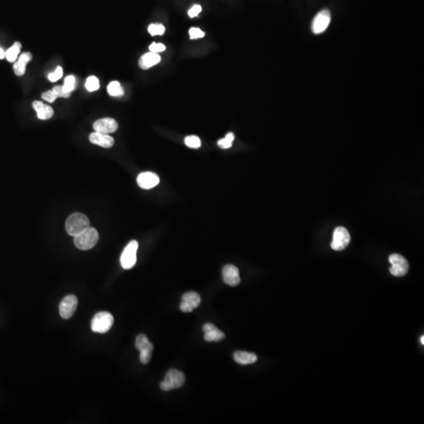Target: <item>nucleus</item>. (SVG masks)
<instances>
[{
  "label": "nucleus",
  "mask_w": 424,
  "mask_h": 424,
  "mask_svg": "<svg viewBox=\"0 0 424 424\" xmlns=\"http://www.w3.org/2000/svg\"><path fill=\"white\" fill-rule=\"evenodd\" d=\"M90 225L89 219L85 215L76 212L68 217L65 222V230L69 235L76 237L89 228Z\"/></svg>",
  "instance_id": "obj_1"
},
{
  "label": "nucleus",
  "mask_w": 424,
  "mask_h": 424,
  "mask_svg": "<svg viewBox=\"0 0 424 424\" xmlns=\"http://www.w3.org/2000/svg\"><path fill=\"white\" fill-rule=\"evenodd\" d=\"M99 239L98 232L90 226L89 228L74 237V244L80 250H90L94 248Z\"/></svg>",
  "instance_id": "obj_2"
},
{
  "label": "nucleus",
  "mask_w": 424,
  "mask_h": 424,
  "mask_svg": "<svg viewBox=\"0 0 424 424\" xmlns=\"http://www.w3.org/2000/svg\"><path fill=\"white\" fill-rule=\"evenodd\" d=\"M114 322L113 315L109 312H100L95 314L91 321V329L96 333H106Z\"/></svg>",
  "instance_id": "obj_3"
},
{
  "label": "nucleus",
  "mask_w": 424,
  "mask_h": 424,
  "mask_svg": "<svg viewBox=\"0 0 424 424\" xmlns=\"http://www.w3.org/2000/svg\"><path fill=\"white\" fill-rule=\"evenodd\" d=\"M185 377L183 372L170 369L165 376L164 380L160 384V388L163 391H170L171 390L178 389L185 384Z\"/></svg>",
  "instance_id": "obj_4"
},
{
  "label": "nucleus",
  "mask_w": 424,
  "mask_h": 424,
  "mask_svg": "<svg viewBox=\"0 0 424 424\" xmlns=\"http://www.w3.org/2000/svg\"><path fill=\"white\" fill-rule=\"evenodd\" d=\"M139 248V243L137 241H132L126 248L121 257V263L124 270H130L136 265L137 261V251Z\"/></svg>",
  "instance_id": "obj_5"
},
{
  "label": "nucleus",
  "mask_w": 424,
  "mask_h": 424,
  "mask_svg": "<svg viewBox=\"0 0 424 424\" xmlns=\"http://www.w3.org/2000/svg\"><path fill=\"white\" fill-rule=\"evenodd\" d=\"M136 346L140 351V361L143 365H146L152 358L153 345L149 342L146 335L141 334L136 339Z\"/></svg>",
  "instance_id": "obj_6"
},
{
  "label": "nucleus",
  "mask_w": 424,
  "mask_h": 424,
  "mask_svg": "<svg viewBox=\"0 0 424 424\" xmlns=\"http://www.w3.org/2000/svg\"><path fill=\"white\" fill-rule=\"evenodd\" d=\"M389 262L392 267L390 269L391 274L395 277H403L406 275L410 265L406 258L398 254H393L390 256Z\"/></svg>",
  "instance_id": "obj_7"
},
{
  "label": "nucleus",
  "mask_w": 424,
  "mask_h": 424,
  "mask_svg": "<svg viewBox=\"0 0 424 424\" xmlns=\"http://www.w3.org/2000/svg\"><path fill=\"white\" fill-rule=\"evenodd\" d=\"M350 236L348 230L343 226H339L334 230L331 247L335 251H342L348 246Z\"/></svg>",
  "instance_id": "obj_8"
},
{
  "label": "nucleus",
  "mask_w": 424,
  "mask_h": 424,
  "mask_svg": "<svg viewBox=\"0 0 424 424\" xmlns=\"http://www.w3.org/2000/svg\"><path fill=\"white\" fill-rule=\"evenodd\" d=\"M331 22V13L328 9H323L317 13L312 22V32L316 35L323 33Z\"/></svg>",
  "instance_id": "obj_9"
},
{
  "label": "nucleus",
  "mask_w": 424,
  "mask_h": 424,
  "mask_svg": "<svg viewBox=\"0 0 424 424\" xmlns=\"http://www.w3.org/2000/svg\"><path fill=\"white\" fill-rule=\"evenodd\" d=\"M78 305V299L73 294L64 298L59 306L60 315L64 319H69L73 316Z\"/></svg>",
  "instance_id": "obj_10"
},
{
  "label": "nucleus",
  "mask_w": 424,
  "mask_h": 424,
  "mask_svg": "<svg viewBox=\"0 0 424 424\" xmlns=\"http://www.w3.org/2000/svg\"><path fill=\"white\" fill-rule=\"evenodd\" d=\"M201 298L195 291L185 293L182 298L180 309L184 313H189L200 306Z\"/></svg>",
  "instance_id": "obj_11"
},
{
  "label": "nucleus",
  "mask_w": 424,
  "mask_h": 424,
  "mask_svg": "<svg viewBox=\"0 0 424 424\" xmlns=\"http://www.w3.org/2000/svg\"><path fill=\"white\" fill-rule=\"evenodd\" d=\"M93 128L96 132L110 135L117 132L118 123L113 118H102L95 121Z\"/></svg>",
  "instance_id": "obj_12"
},
{
  "label": "nucleus",
  "mask_w": 424,
  "mask_h": 424,
  "mask_svg": "<svg viewBox=\"0 0 424 424\" xmlns=\"http://www.w3.org/2000/svg\"><path fill=\"white\" fill-rule=\"evenodd\" d=\"M222 278L225 283H227L228 285L233 286V287L238 285L241 282L239 270L235 266L231 265V264L225 266L222 270Z\"/></svg>",
  "instance_id": "obj_13"
},
{
  "label": "nucleus",
  "mask_w": 424,
  "mask_h": 424,
  "mask_svg": "<svg viewBox=\"0 0 424 424\" xmlns=\"http://www.w3.org/2000/svg\"><path fill=\"white\" fill-rule=\"evenodd\" d=\"M137 182L141 189H150L159 183V178L155 173L147 171L139 174Z\"/></svg>",
  "instance_id": "obj_14"
},
{
  "label": "nucleus",
  "mask_w": 424,
  "mask_h": 424,
  "mask_svg": "<svg viewBox=\"0 0 424 424\" xmlns=\"http://www.w3.org/2000/svg\"><path fill=\"white\" fill-rule=\"evenodd\" d=\"M203 331L204 332V339L207 342H219L224 339L225 334L211 323L204 324Z\"/></svg>",
  "instance_id": "obj_15"
},
{
  "label": "nucleus",
  "mask_w": 424,
  "mask_h": 424,
  "mask_svg": "<svg viewBox=\"0 0 424 424\" xmlns=\"http://www.w3.org/2000/svg\"><path fill=\"white\" fill-rule=\"evenodd\" d=\"M89 140L92 144L106 148H111L115 142L114 139L109 135L96 132L90 135Z\"/></svg>",
  "instance_id": "obj_16"
},
{
  "label": "nucleus",
  "mask_w": 424,
  "mask_h": 424,
  "mask_svg": "<svg viewBox=\"0 0 424 424\" xmlns=\"http://www.w3.org/2000/svg\"><path fill=\"white\" fill-rule=\"evenodd\" d=\"M32 107L37 113V117L39 120L46 121V120H49L54 116V111L52 108L44 104L42 102H39V101H35L32 103Z\"/></svg>",
  "instance_id": "obj_17"
},
{
  "label": "nucleus",
  "mask_w": 424,
  "mask_h": 424,
  "mask_svg": "<svg viewBox=\"0 0 424 424\" xmlns=\"http://www.w3.org/2000/svg\"><path fill=\"white\" fill-rule=\"evenodd\" d=\"M32 59V55L31 53L24 52L20 54L18 60L15 61L14 65L13 66L15 74L17 75V76H24L25 71H26V65Z\"/></svg>",
  "instance_id": "obj_18"
},
{
  "label": "nucleus",
  "mask_w": 424,
  "mask_h": 424,
  "mask_svg": "<svg viewBox=\"0 0 424 424\" xmlns=\"http://www.w3.org/2000/svg\"><path fill=\"white\" fill-rule=\"evenodd\" d=\"M161 61L160 56L156 53L148 52L141 56L139 59V64L140 68L144 70L150 69L154 65H157Z\"/></svg>",
  "instance_id": "obj_19"
},
{
  "label": "nucleus",
  "mask_w": 424,
  "mask_h": 424,
  "mask_svg": "<svg viewBox=\"0 0 424 424\" xmlns=\"http://www.w3.org/2000/svg\"><path fill=\"white\" fill-rule=\"evenodd\" d=\"M234 359L237 363L240 365H251L257 361V356L253 353L245 352V351H237L234 354Z\"/></svg>",
  "instance_id": "obj_20"
},
{
  "label": "nucleus",
  "mask_w": 424,
  "mask_h": 424,
  "mask_svg": "<svg viewBox=\"0 0 424 424\" xmlns=\"http://www.w3.org/2000/svg\"><path fill=\"white\" fill-rule=\"evenodd\" d=\"M21 43L19 42H15L13 46L10 48L8 49L5 52V58L7 59L9 62H15L17 59V56L20 54V49H21Z\"/></svg>",
  "instance_id": "obj_21"
},
{
  "label": "nucleus",
  "mask_w": 424,
  "mask_h": 424,
  "mask_svg": "<svg viewBox=\"0 0 424 424\" xmlns=\"http://www.w3.org/2000/svg\"><path fill=\"white\" fill-rule=\"evenodd\" d=\"M108 93L113 97H122L124 91L118 81H113L108 86Z\"/></svg>",
  "instance_id": "obj_22"
},
{
  "label": "nucleus",
  "mask_w": 424,
  "mask_h": 424,
  "mask_svg": "<svg viewBox=\"0 0 424 424\" xmlns=\"http://www.w3.org/2000/svg\"><path fill=\"white\" fill-rule=\"evenodd\" d=\"M234 139H235L234 134L230 132V133L226 135L224 139H220V140L218 141V145L221 148H223V149L230 148L232 146V144H233V141H234Z\"/></svg>",
  "instance_id": "obj_23"
},
{
  "label": "nucleus",
  "mask_w": 424,
  "mask_h": 424,
  "mask_svg": "<svg viewBox=\"0 0 424 424\" xmlns=\"http://www.w3.org/2000/svg\"><path fill=\"white\" fill-rule=\"evenodd\" d=\"M86 88L89 92H94L99 89L100 84H99V80L97 78L96 76H90L87 78L86 81Z\"/></svg>",
  "instance_id": "obj_24"
},
{
  "label": "nucleus",
  "mask_w": 424,
  "mask_h": 424,
  "mask_svg": "<svg viewBox=\"0 0 424 424\" xmlns=\"http://www.w3.org/2000/svg\"><path fill=\"white\" fill-rule=\"evenodd\" d=\"M185 144L189 148H198L201 146V141L197 136H188L185 139Z\"/></svg>",
  "instance_id": "obj_25"
},
{
  "label": "nucleus",
  "mask_w": 424,
  "mask_h": 424,
  "mask_svg": "<svg viewBox=\"0 0 424 424\" xmlns=\"http://www.w3.org/2000/svg\"><path fill=\"white\" fill-rule=\"evenodd\" d=\"M151 35H162L165 32V27L161 24H151L148 28Z\"/></svg>",
  "instance_id": "obj_26"
},
{
  "label": "nucleus",
  "mask_w": 424,
  "mask_h": 424,
  "mask_svg": "<svg viewBox=\"0 0 424 424\" xmlns=\"http://www.w3.org/2000/svg\"><path fill=\"white\" fill-rule=\"evenodd\" d=\"M75 87H76V79L73 76H67L64 83V89L67 92L71 93L72 91H74Z\"/></svg>",
  "instance_id": "obj_27"
},
{
  "label": "nucleus",
  "mask_w": 424,
  "mask_h": 424,
  "mask_svg": "<svg viewBox=\"0 0 424 424\" xmlns=\"http://www.w3.org/2000/svg\"><path fill=\"white\" fill-rule=\"evenodd\" d=\"M58 98H69L70 97L71 93L67 92L64 89L63 86H55L52 90Z\"/></svg>",
  "instance_id": "obj_28"
},
{
  "label": "nucleus",
  "mask_w": 424,
  "mask_h": 424,
  "mask_svg": "<svg viewBox=\"0 0 424 424\" xmlns=\"http://www.w3.org/2000/svg\"><path fill=\"white\" fill-rule=\"evenodd\" d=\"M63 76V70H62V68L61 67L58 66L57 69H56L55 72H51L50 74L48 75V79L51 82H56L58 81L59 79H61Z\"/></svg>",
  "instance_id": "obj_29"
},
{
  "label": "nucleus",
  "mask_w": 424,
  "mask_h": 424,
  "mask_svg": "<svg viewBox=\"0 0 424 424\" xmlns=\"http://www.w3.org/2000/svg\"><path fill=\"white\" fill-rule=\"evenodd\" d=\"M189 35H190L191 39H199V38H203L204 36V32H203L202 30L200 29L199 28H191L189 29Z\"/></svg>",
  "instance_id": "obj_30"
},
{
  "label": "nucleus",
  "mask_w": 424,
  "mask_h": 424,
  "mask_svg": "<svg viewBox=\"0 0 424 424\" xmlns=\"http://www.w3.org/2000/svg\"><path fill=\"white\" fill-rule=\"evenodd\" d=\"M166 50V46L162 43H153L149 46V50L150 52L156 53L158 54L159 52H163Z\"/></svg>",
  "instance_id": "obj_31"
},
{
  "label": "nucleus",
  "mask_w": 424,
  "mask_h": 424,
  "mask_svg": "<svg viewBox=\"0 0 424 424\" xmlns=\"http://www.w3.org/2000/svg\"><path fill=\"white\" fill-rule=\"evenodd\" d=\"M42 98H43L45 101H46V102H50V103H51V102H54V101L58 98V97H57V95H55V93H54V91H48L42 94Z\"/></svg>",
  "instance_id": "obj_32"
},
{
  "label": "nucleus",
  "mask_w": 424,
  "mask_h": 424,
  "mask_svg": "<svg viewBox=\"0 0 424 424\" xmlns=\"http://www.w3.org/2000/svg\"><path fill=\"white\" fill-rule=\"evenodd\" d=\"M202 10V7L200 5H194V6H192V7L189 9V12H188V14H189V17L191 18H193V17H196L199 13L201 12Z\"/></svg>",
  "instance_id": "obj_33"
},
{
  "label": "nucleus",
  "mask_w": 424,
  "mask_h": 424,
  "mask_svg": "<svg viewBox=\"0 0 424 424\" xmlns=\"http://www.w3.org/2000/svg\"><path fill=\"white\" fill-rule=\"evenodd\" d=\"M5 58V52L1 47H0V60L3 59Z\"/></svg>",
  "instance_id": "obj_34"
},
{
  "label": "nucleus",
  "mask_w": 424,
  "mask_h": 424,
  "mask_svg": "<svg viewBox=\"0 0 424 424\" xmlns=\"http://www.w3.org/2000/svg\"><path fill=\"white\" fill-rule=\"evenodd\" d=\"M421 343H422V344L424 345V336H422V337H421Z\"/></svg>",
  "instance_id": "obj_35"
}]
</instances>
